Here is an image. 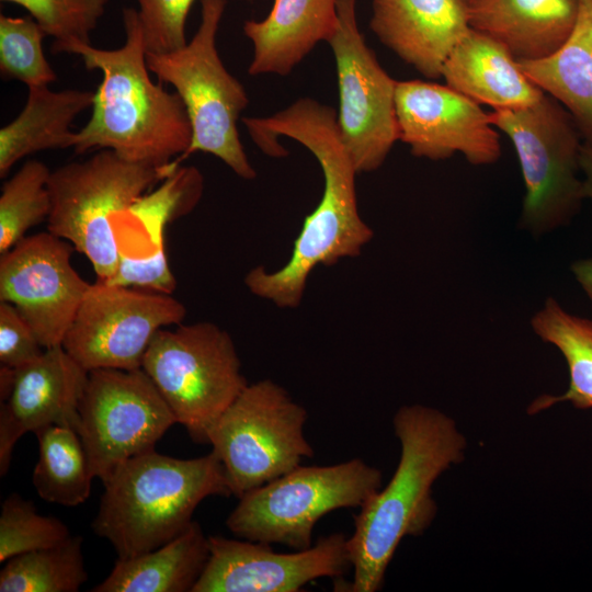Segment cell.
Segmentation results:
<instances>
[{"instance_id": "6da1fadb", "label": "cell", "mask_w": 592, "mask_h": 592, "mask_svg": "<svg viewBox=\"0 0 592 592\" xmlns=\"http://www.w3.org/2000/svg\"><path fill=\"white\" fill-rule=\"evenodd\" d=\"M242 123L265 155L285 156L286 150L278 146L276 137L286 136L307 148L322 170L321 200L305 218L286 264L273 272L257 266L244 277V284L255 296L282 308H295L316 266L356 257L373 238V230L357 208V171L341 140L337 112L316 100L303 98L272 116L243 117Z\"/></svg>"}, {"instance_id": "7a4b0ae2", "label": "cell", "mask_w": 592, "mask_h": 592, "mask_svg": "<svg viewBox=\"0 0 592 592\" xmlns=\"http://www.w3.org/2000/svg\"><path fill=\"white\" fill-rule=\"evenodd\" d=\"M123 24L126 37L119 48L52 45V53L78 55L87 69L102 73L91 117L75 132L71 148L77 155L109 149L124 160L158 168L178 164L172 159L183 156L192 140L185 105L177 92L150 78L138 11L125 8Z\"/></svg>"}, {"instance_id": "3957f363", "label": "cell", "mask_w": 592, "mask_h": 592, "mask_svg": "<svg viewBox=\"0 0 592 592\" xmlns=\"http://www.w3.org/2000/svg\"><path fill=\"white\" fill-rule=\"evenodd\" d=\"M400 443L397 468L354 516L348 537L352 592H376L397 547L406 536H421L432 524L437 504L436 479L465 458L467 441L446 413L423 405L402 406L392 419Z\"/></svg>"}, {"instance_id": "277c9868", "label": "cell", "mask_w": 592, "mask_h": 592, "mask_svg": "<svg viewBox=\"0 0 592 592\" xmlns=\"http://www.w3.org/2000/svg\"><path fill=\"white\" fill-rule=\"evenodd\" d=\"M102 482L91 528L112 544L119 559L153 550L182 534L205 498L232 494L213 452L180 459L151 449L121 463Z\"/></svg>"}, {"instance_id": "5b68a950", "label": "cell", "mask_w": 592, "mask_h": 592, "mask_svg": "<svg viewBox=\"0 0 592 592\" xmlns=\"http://www.w3.org/2000/svg\"><path fill=\"white\" fill-rule=\"evenodd\" d=\"M178 167L130 162L109 149L66 163L48 179L47 231L71 243L89 260L98 280L107 281L121 254L114 223Z\"/></svg>"}, {"instance_id": "8992f818", "label": "cell", "mask_w": 592, "mask_h": 592, "mask_svg": "<svg viewBox=\"0 0 592 592\" xmlns=\"http://www.w3.org/2000/svg\"><path fill=\"white\" fill-rule=\"evenodd\" d=\"M226 0H201V23L182 48L146 54L149 71L159 82L173 86L192 126L191 145L178 164L195 151L219 158L237 175L252 180L257 173L239 138L237 122L249 99L243 86L226 69L216 35Z\"/></svg>"}, {"instance_id": "52a82bcc", "label": "cell", "mask_w": 592, "mask_h": 592, "mask_svg": "<svg viewBox=\"0 0 592 592\" xmlns=\"http://www.w3.org/2000/svg\"><path fill=\"white\" fill-rule=\"evenodd\" d=\"M382 485V471L361 458L327 466L299 465L242 494L226 526L243 539L306 549L323 515L362 508Z\"/></svg>"}, {"instance_id": "ba28073f", "label": "cell", "mask_w": 592, "mask_h": 592, "mask_svg": "<svg viewBox=\"0 0 592 592\" xmlns=\"http://www.w3.org/2000/svg\"><path fill=\"white\" fill-rule=\"evenodd\" d=\"M489 114L511 140L520 162L525 186L520 227L539 237L567 226L585 200L582 137L570 114L546 93L527 107Z\"/></svg>"}, {"instance_id": "9c48e42d", "label": "cell", "mask_w": 592, "mask_h": 592, "mask_svg": "<svg viewBox=\"0 0 592 592\" xmlns=\"http://www.w3.org/2000/svg\"><path fill=\"white\" fill-rule=\"evenodd\" d=\"M141 368L197 443L248 386L231 337L208 321L160 329Z\"/></svg>"}, {"instance_id": "30bf717a", "label": "cell", "mask_w": 592, "mask_h": 592, "mask_svg": "<svg viewBox=\"0 0 592 592\" xmlns=\"http://www.w3.org/2000/svg\"><path fill=\"white\" fill-rule=\"evenodd\" d=\"M307 417V410L273 380L248 384L208 433L234 496L240 498L314 457L304 434Z\"/></svg>"}, {"instance_id": "8fae6325", "label": "cell", "mask_w": 592, "mask_h": 592, "mask_svg": "<svg viewBox=\"0 0 592 592\" xmlns=\"http://www.w3.org/2000/svg\"><path fill=\"white\" fill-rule=\"evenodd\" d=\"M177 423L143 368L89 372L77 433L94 477L102 481L126 459L155 449Z\"/></svg>"}, {"instance_id": "7c38bea8", "label": "cell", "mask_w": 592, "mask_h": 592, "mask_svg": "<svg viewBox=\"0 0 592 592\" xmlns=\"http://www.w3.org/2000/svg\"><path fill=\"white\" fill-rule=\"evenodd\" d=\"M184 305L164 294L90 284L64 341V349L88 372L141 368L156 333L185 318Z\"/></svg>"}, {"instance_id": "4fadbf2b", "label": "cell", "mask_w": 592, "mask_h": 592, "mask_svg": "<svg viewBox=\"0 0 592 592\" xmlns=\"http://www.w3.org/2000/svg\"><path fill=\"white\" fill-rule=\"evenodd\" d=\"M356 0H338L339 23L328 41L337 68L341 140L357 173L377 170L399 140L397 81L378 62L361 34Z\"/></svg>"}, {"instance_id": "5bb4252c", "label": "cell", "mask_w": 592, "mask_h": 592, "mask_svg": "<svg viewBox=\"0 0 592 592\" xmlns=\"http://www.w3.org/2000/svg\"><path fill=\"white\" fill-rule=\"evenodd\" d=\"M73 250L45 231L0 258V301L18 309L45 349L62 344L90 286L71 265Z\"/></svg>"}, {"instance_id": "9a60e30c", "label": "cell", "mask_w": 592, "mask_h": 592, "mask_svg": "<svg viewBox=\"0 0 592 592\" xmlns=\"http://www.w3.org/2000/svg\"><path fill=\"white\" fill-rule=\"evenodd\" d=\"M395 105L399 140L415 157L443 160L460 153L474 166L492 164L501 157L490 114L447 84L397 81Z\"/></svg>"}, {"instance_id": "2e32d148", "label": "cell", "mask_w": 592, "mask_h": 592, "mask_svg": "<svg viewBox=\"0 0 592 592\" xmlns=\"http://www.w3.org/2000/svg\"><path fill=\"white\" fill-rule=\"evenodd\" d=\"M209 557L192 592H298L352 568L348 536L332 533L309 548L277 553L271 544L208 536Z\"/></svg>"}, {"instance_id": "e0dca14e", "label": "cell", "mask_w": 592, "mask_h": 592, "mask_svg": "<svg viewBox=\"0 0 592 592\" xmlns=\"http://www.w3.org/2000/svg\"><path fill=\"white\" fill-rule=\"evenodd\" d=\"M89 372L62 345L47 348L16 368L12 392L0 405V476L11 464L16 442L49 425H79V403Z\"/></svg>"}, {"instance_id": "ac0fdd59", "label": "cell", "mask_w": 592, "mask_h": 592, "mask_svg": "<svg viewBox=\"0 0 592 592\" xmlns=\"http://www.w3.org/2000/svg\"><path fill=\"white\" fill-rule=\"evenodd\" d=\"M379 42L429 79L442 77L455 45L470 30L462 0H373Z\"/></svg>"}, {"instance_id": "d6986e66", "label": "cell", "mask_w": 592, "mask_h": 592, "mask_svg": "<svg viewBox=\"0 0 592 592\" xmlns=\"http://www.w3.org/2000/svg\"><path fill=\"white\" fill-rule=\"evenodd\" d=\"M578 0H477L467 8L470 29L502 44L519 61L555 53L571 34Z\"/></svg>"}, {"instance_id": "ffe728a7", "label": "cell", "mask_w": 592, "mask_h": 592, "mask_svg": "<svg viewBox=\"0 0 592 592\" xmlns=\"http://www.w3.org/2000/svg\"><path fill=\"white\" fill-rule=\"evenodd\" d=\"M338 23V0H274L265 19L243 24L253 45L248 72L287 76Z\"/></svg>"}, {"instance_id": "44dd1931", "label": "cell", "mask_w": 592, "mask_h": 592, "mask_svg": "<svg viewBox=\"0 0 592 592\" xmlns=\"http://www.w3.org/2000/svg\"><path fill=\"white\" fill-rule=\"evenodd\" d=\"M442 77L452 89L493 111L527 107L544 95L502 44L473 29L449 53Z\"/></svg>"}, {"instance_id": "7402d4cb", "label": "cell", "mask_w": 592, "mask_h": 592, "mask_svg": "<svg viewBox=\"0 0 592 592\" xmlns=\"http://www.w3.org/2000/svg\"><path fill=\"white\" fill-rule=\"evenodd\" d=\"M27 100L20 114L0 129V177L4 178L21 159L37 151L72 147L75 118L92 107L95 92L48 86L27 87Z\"/></svg>"}, {"instance_id": "603a6c76", "label": "cell", "mask_w": 592, "mask_h": 592, "mask_svg": "<svg viewBox=\"0 0 592 592\" xmlns=\"http://www.w3.org/2000/svg\"><path fill=\"white\" fill-rule=\"evenodd\" d=\"M574 27L546 58L521 61L522 71L572 117L584 145L592 147V0H578Z\"/></svg>"}, {"instance_id": "cb8c5ba5", "label": "cell", "mask_w": 592, "mask_h": 592, "mask_svg": "<svg viewBox=\"0 0 592 592\" xmlns=\"http://www.w3.org/2000/svg\"><path fill=\"white\" fill-rule=\"evenodd\" d=\"M209 557L198 522L148 553L117 558L111 573L92 592H192Z\"/></svg>"}, {"instance_id": "d4e9b609", "label": "cell", "mask_w": 592, "mask_h": 592, "mask_svg": "<svg viewBox=\"0 0 592 592\" xmlns=\"http://www.w3.org/2000/svg\"><path fill=\"white\" fill-rule=\"evenodd\" d=\"M530 323L542 341L562 354L569 385L561 395L544 394L535 398L527 407V414H537L566 401L577 409H592V318L573 315L557 299L547 297Z\"/></svg>"}, {"instance_id": "484cf974", "label": "cell", "mask_w": 592, "mask_h": 592, "mask_svg": "<svg viewBox=\"0 0 592 592\" xmlns=\"http://www.w3.org/2000/svg\"><path fill=\"white\" fill-rule=\"evenodd\" d=\"M38 460L32 482L46 502L76 506L87 501L94 475L78 433L70 428L49 425L35 432Z\"/></svg>"}, {"instance_id": "4316f807", "label": "cell", "mask_w": 592, "mask_h": 592, "mask_svg": "<svg viewBox=\"0 0 592 592\" xmlns=\"http://www.w3.org/2000/svg\"><path fill=\"white\" fill-rule=\"evenodd\" d=\"M83 538L71 535L47 548L8 559L0 571V592H77L88 580Z\"/></svg>"}, {"instance_id": "83f0119b", "label": "cell", "mask_w": 592, "mask_h": 592, "mask_svg": "<svg viewBox=\"0 0 592 592\" xmlns=\"http://www.w3.org/2000/svg\"><path fill=\"white\" fill-rule=\"evenodd\" d=\"M50 170L39 160H27L4 182L0 195V255L26 237L34 226L47 220L52 201Z\"/></svg>"}, {"instance_id": "f1b7e54d", "label": "cell", "mask_w": 592, "mask_h": 592, "mask_svg": "<svg viewBox=\"0 0 592 592\" xmlns=\"http://www.w3.org/2000/svg\"><path fill=\"white\" fill-rule=\"evenodd\" d=\"M47 36L32 16L0 15V73L27 87L49 86L57 75L43 52Z\"/></svg>"}, {"instance_id": "f546056e", "label": "cell", "mask_w": 592, "mask_h": 592, "mask_svg": "<svg viewBox=\"0 0 592 592\" xmlns=\"http://www.w3.org/2000/svg\"><path fill=\"white\" fill-rule=\"evenodd\" d=\"M203 192V177L194 167H178L162 185L146 193L124 214L144 226L152 244L164 241L166 226L190 213Z\"/></svg>"}, {"instance_id": "4dcf8cb0", "label": "cell", "mask_w": 592, "mask_h": 592, "mask_svg": "<svg viewBox=\"0 0 592 592\" xmlns=\"http://www.w3.org/2000/svg\"><path fill=\"white\" fill-rule=\"evenodd\" d=\"M71 536L60 520L36 512L33 501L11 493L1 505L0 562L29 551L56 546Z\"/></svg>"}, {"instance_id": "1f68e13d", "label": "cell", "mask_w": 592, "mask_h": 592, "mask_svg": "<svg viewBox=\"0 0 592 592\" xmlns=\"http://www.w3.org/2000/svg\"><path fill=\"white\" fill-rule=\"evenodd\" d=\"M24 8L52 45L90 43V33L104 14L109 0H1Z\"/></svg>"}, {"instance_id": "d6a6232c", "label": "cell", "mask_w": 592, "mask_h": 592, "mask_svg": "<svg viewBox=\"0 0 592 592\" xmlns=\"http://www.w3.org/2000/svg\"><path fill=\"white\" fill-rule=\"evenodd\" d=\"M136 1L146 53H171L187 44L185 23L194 0Z\"/></svg>"}, {"instance_id": "836d02e7", "label": "cell", "mask_w": 592, "mask_h": 592, "mask_svg": "<svg viewBox=\"0 0 592 592\" xmlns=\"http://www.w3.org/2000/svg\"><path fill=\"white\" fill-rule=\"evenodd\" d=\"M112 285L172 294L177 288L166 254L164 241L152 244L151 251L134 255L121 249L119 260L112 277L104 281Z\"/></svg>"}, {"instance_id": "e575fe53", "label": "cell", "mask_w": 592, "mask_h": 592, "mask_svg": "<svg viewBox=\"0 0 592 592\" xmlns=\"http://www.w3.org/2000/svg\"><path fill=\"white\" fill-rule=\"evenodd\" d=\"M44 350L18 309L0 301V363L19 368L37 358Z\"/></svg>"}, {"instance_id": "d590c367", "label": "cell", "mask_w": 592, "mask_h": 592, "mask_svg": "<svg viewBox=\"0 0 592 592\" xmlns=\"http://www.w3.org/2000/svg\"><path fill=\"white\" fill-rule=\"evenodd\" d=\"M570 271L592 301V258L576 260L571 263Z\"/></svg>"}, {"instance_id": "8d00e7d4", "label": "cell", "mask_w": 592, "mask_h": 592, "mask_svg": "<svg viewBox=\"0 0 592 592\" xmlns=\"http://www.w3.org/2000/svg\"><path fill=\"white\" fill-rule=\"evenodd\" d=\"M580 171L584 197L592 202V147L584 144L580 150Z\"/></svg>"}, {"instance_id": "74e56055", "label": "cell", "mask_w": 592, "mask_h": 592, "mask_svg": "<svg viewBox=\"0 0 592 592\" xmlns=\"http://www.w3.org/2000/svg\"><path fill=\"white\" fill-rule=\"evenodd\" d=\"M16 368L2 365L0 366V398L5 401L13 389Z\"/></svg>"}, {"instance_id": "f35d334b", "label": "cell", "mask_w": 592, "mask_h": 592, "mask_svg": "<svg viewBox=\"0 0 592 592\" xmlns=\"http://www.w3.org/2000/svg\"><path fill=\"white\" fill-rule=\"evenodd\" d=\"M462 1H463V2L465 3V5L468 8L469 5H471V4H473L475 1H477V0H462Z\"/></svg>"}, {"instance_id": "ab89813d", "label": "cell", "mask_w": 592, "mask_h": 592, "mask_svg": "<svg viewBox=\"0 0 592 592\" xmlns=\"http://www.w3.org/2000/svg\"><path fill=\"white\" fill-rule=\"evenodd\" d=\"M249 1V0H248Z\"/></svg>"}]
</instances>
